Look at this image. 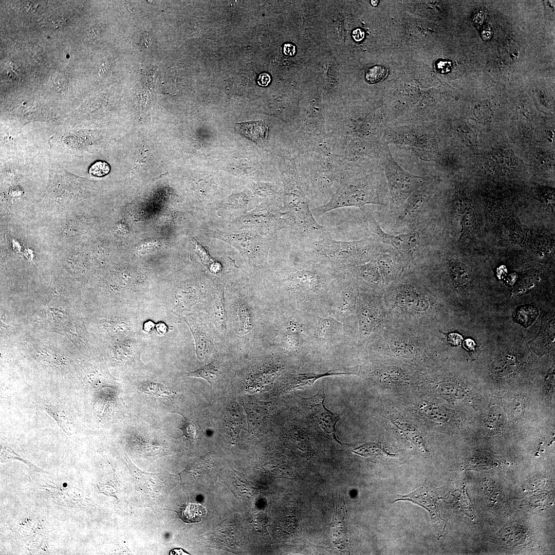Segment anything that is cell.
Here are the masks:
<instances>
[{
    "mask_svg": "<svg viewBox=\"0 0 555 555\" xmlns=\"http://www.w3.org/2000/svg\"><path fill=\"white\" fill-rule=\"evenodd\" d=\"M363 213L369 230L384 243L408 254H412L420 246L421 239L418 233L411 232L396 235L387 233L371 213L364 210Z\"/></svg>",
    "mask_w": 555,
    "mask_h": 555,
    "instance_id": "ba28073f",
    "label": "cell"
},
{
    "mask_svg": "<svg viewBox=\"0 0 555 555\" xmlns=\"http://www.w3.org/2000/svg\"><path fill=\"white\" fill-rule=\"evenodd\" d=\"M156 330H157V332L160 335H164L168 331V327H167L166 324H164L163 322H158L156 325Z\"/></svg>",
    "mask_w": 555,
    "mask_h": 555,
    "instance_id": "f6af8a7d",
    "label": "cell"
},
{
    "mask_svg": "<svg viewBox=\"0 0 555 555\" xmlns=\"http://www.w3.org/2000/svg\"><path fill=\"white\" fill-rule=\"evenodd\" d=\"M358 294L355 285L349 284L344 287L341 300L337 307V311L339 316L345 317L356 310Z\"/></svg>",
    "mask_w": 555,
    "mask_h": 555,
    "instance_id": "ac0fdd59",
    "label": "cell"
},
{
    "mask_svg": "<svg viewBox=\"0 0 555 555\" xmlns=\"http://www.w3.org/2000/svg\"><path fill=\"white\" fill-rule=\"evenodd\" d=\"M397 500L411 501L423 507L429 512L432 519L435 521L436 516V497L433 489L430 485H424L411 493L400 496Z\"/></svg>",
    "mask_w": 555,
    "mask_h": 555,
    "instance_id": "9a60e30c",
    "label": "cell"
},
{
    "mask_svg": "<svg viewBox=\"0 0 555 555\" xmlns=\"http://www.w3.org/2000/svg\"><path fill=\"white\" fill-rule=\"evenodd\" d=\"M303 399L306 407L309 410L311 417L318 425L332 440L342 445L336 435V425L340 419V416L338 414L334 413L326 408L324 405V390H320L312 397Z\"/></svg>",
    "mask_w": 555,
    "mask_h": 555,
    "instance_id": "9c48e42d",
    "label": "cell"
},
{
    "mask_svg": "<svg viewBox=\"0 0 555 555\" xmlns=\"http://www.w3.org/2000/svg\"><path fill=\"white\" fill-rule=\"evenodd\" d=\"M235 128L242 135L258 145H262L267 141L268 127L262 121L237 123Z\"/></svg>",
    "mask_w": 555,
    "mask_h": 555,
    "instance_id": "2e32d148",
    "label": "cell"
},
{
    "mask_svg": "<svg viewBox=\"0 0 555 555\" xmlns=\"http://www.w3.org/2000/svg\"><path fill=\"white\" fill-rule=\"evenodd\" d=\"M356 310L360 331L364 336L370 335L375 330L380 332L391 325L382 299L380 300L365 293L359 294Z\"/></svg>",
    "mask_w": 555,
    "mask_h": 555,
    "instance_id": "8992f818",
    "label": "cell"
},
{
    "mask_svg": "<svg viewBox=\"0 0 555 555\" xmlns=\"http://www.w3.org/2000/svg\"><path fill=\"white\" fill-rule=\"evenodd\" d=\"M137 389L144 394L157 397H168L175 394V391L164 384L150 381L140 382Z\"/></svg>",
    "mask_w": 555,
    "mask_h": 555,
    "instance_id": "7402d4cb",
    "label": "cell"
},
{
    "mask_svg": "<svg viewBox=\"0 0 555 555\" xmlns=\"http://www.w3.org/2000/svg\"><path fill=\"white\" fill-rule=\"evenodd\" d=\"M196 252L202 263L206 265L213 273H217L221 270L220 265L214 261L208 251L195 240Z\"/></svg>",
    "mask_w": 555,
    "mask_h": 555,
    "instance_id": "4316f807",
    "label": "cell"
},
{
    "mask_svg": "<svg viewBox=\"0 0 555 555\" xmlns=\"http://www.w3.org/2000/svg\"><path fill=\"white\" fill-rule=\"evenodd\" d=\"M400 278L386 288L382 298L391 325L430 332L440 312L437 300L424 285Z\"/></svg>",
    "mask_w": 555,
    "mask_h": 555,
    "instance_id": "6da1fadb",
    "label": "cell"
},
{
    "mask_svg": "<svg viewBox=\"0 0 555 555\" xmlns=\"http://www.w3.org/2000/svg\"><path fill=\"white\" fill-rule=\"evenodd\" d=\"M367 204H383L376 183L367 177L341 182L328 202L313 208L311 211L314 217H319L336 209L360 208Z\"/></svg>",
    "mask_w": 555,
    "mask_h": 555,
    "instance_id": "3957f363",
    "label": "cell"
},
{
    "mask_svg": "<svg viewBox=\"0 0 555 555\" xmlns=\"http://www.w3.org/2000/svg\"><path fill=\"white\" fill-rule=\"evenodd\" d=\"M352 36L355 41L360 42L364 37V32L360 28H356L353 31Z\"/></svg>",
    "mask_w": 555,
    "mask_h": 555,
    "instance_id": "ee69618b",
    "label": "cell"
},
{
    "mask_svg": "<svg viewBox=\"0 0 555 555\" xmlns=\"http://www.w3.org/2000/svg\"><path fill=\"white\" fill-rule=\"evenodd\" d=\"M488 418L491 422H499L502 418L501 409L497 407L492 408L489 412Z\"/></svg>",
    "mask_w": 555,
    "mask_h": 555,
    "instance_id": "f35d334b",
    "label": "cell"
},
{
    "mask_svg": "<svg viewBox=\"0 0 555 555\" xmlns=\"http://www.w3.org/2000/svg\"><path fill=\"white\" fill-rule=\"evenodd\" d=\"M422 412L426 417L436 421L445 422L448 419L447 413L438 407L426 406L423 408Z\"/></svg>",
    "mask_w": 555,
    "mask_h": 555,
    "instance_id": "1f68e13d",
    "label": "cell"
},
{
    "mask_svg": "<svg viewBox=\"0 0 555 555\" xmlns=\"http://www.w3.org/2000/svg\"><path fill=\"white\" fill-rule=\"evenodd\" d=\"M209 234L236 249L250 265L259 267L267 260L272 240L270 236L262 235L252 230L232 233L214 229L209 230Z\"/></svg>",
    "mask_w": 555,
    "mask_h": 555,
    "instance_id": "277c9868",
    "label": "cell"
},
{
    "mask_svg": "<svg viewBox=\"0 0 555 555\" xmlns=\"http://www.w3.org/2000/svg\"><path fill=\"white\" fill-rule=\"evenodd\" d=\"M283 52L288 56H293L296 53L295 46L291 43H286L283 45Z\"/></svg>",
    "mask_w": 555,
    "mask_h": 555,
    "instance_id": "ab89813d",
    "label": "cell"
},
{
    "mask_svg": "<svg viewBox=\"0 0 555 555\" xmlns=\"http://www.w3.org/2000/svg\"><path fill=\"white\" fill-rule=\"evenodd\" d=\"M239 331L242 334L249 332L253 328V314L245 304L241 305L237 310Z\"/></svg>",
    "mask_w": 555,
    "mask_h": 555,
    "instance_id": "484cf974",
    "label": "cell"
},
{
    "mask_svg": "<svg viewBox=\"0 0 555 555\" xmlns=\"http://www.w3.org/2000/svg\"><path fill=\"white\" fill-rule=\"evenodd\" d=\"M537 159L540 165L546 168H550L553 162V159L546 151L541 150L538 154Z\"/></svg>",
    "mask_w": 555,
    "mask_h": 555,
    "instance_id": "74e56055",
    "label": "cell"
},
{
    "mask_svg": "<svg viewBox=\"0 0 555 555\" xmlns=\"http://www.w3.org/2000/svg\"><path fill=\"white\" fill-rule=\"evenodd\" d=\"M385 159V171L392 204L395 208L400 209L408 198L422 187L428 179L403 170L394 160L389 150Z\"/></svg>",
    "mask_w": 555,
    "mask_h": 555,
    "instance_id": "5b68a950",
    "label": "cell"
},
{
    "mask_svg": "<svg viewBox=\"0 0 555 555\" xmlns=\"http://www.w3.org/2000/svg\"><path fill=\"white\" fill-rule=\"evenodd\" d=\"M447 269L455 290L459 292L466 290L472 278V271L468 264L462 260L453 259L448 262Z\"/></svg>",
    "mask_w": 555,
    "mask_h": 555,
    "instance_id": "7c38bea8",
    "label": "cell"
},
{
    "mask_svg": "<svg viewBox=\"0 0 555 555\" xmlns=\"http://www.w3.org/2000/svg\"><path fill=\"white\" fill-rule=\"evenodd\" d=\"M45 409L52 417L57 420L60 427L66 433H67V424L68 422L64 413L61 410L60 408L53 405L52 403L47 402L44 404Z\"/></svg>",
    "mask_w": 555,
    "mask_h": 555,
    "instance_id": "f546056e",
    "label": "cell"
},
{
    "mask_svg": "<svg viewBox=\"0 0 555 555\" xmlns=\"http://www.w3.org/2000/svg\"><path fill=\"white\" fill-rule=\"evenodd\" d=\"M461 216H462L460 223L461 226L460 238H461L469 231L473 225L475 218L474 211L472 208L468 207Z\"/></svg>",
    "mask_w": 555,
    "mask_h": 555,
    "instance_id": "d6a6232c",
    "label": "cell"
},
{
    "mask_svg": "<svg viewBox=\"0 0 555 555\" xmlns=\"http://www.w3.org/2000/svg\"><path fill=\"white\" fill-rule=\"evenodd\" d=\"M286 286L303 294H312L325 286L324 275L315 269H290L284 279Z\"/></svg>",
    "mask_w": 555,
    "mask_h": 555,
    "instance_id": "30bf717a",
    "label": "cell"
},
{
    "mask_svg": "<svg viewBox=\"0 0 555 555\" xmlns=\"http://www.w3.org/2000/svg\"><path fill=\"white\" fill-rule=\"evenodd\" d=\"M186 375L189 377L203 379L210 385H212L218 379V369L214 363L211 362L195 371L187 373Z\"/></svg>",
    "mask_w": 555,
    "mask_h": 555,
    "instance_id": "cb8c5ba5",
    "label": "cell"
},
{
    "mask_svg": "<svg viewBox=\"0 0 555 555\" xmlns=\"http://www.w3.org/2000/svg\"><path fill=\"white\" fill-rule=\"evenodd\" d=\"M438 391L441 395L456 399H462L465 396L464 390L458 385L450 383L440 384Z\"/></svg>",
    "mask_w": 555,
    "mask_h": 555,
    "instance_id": "f1b7e54d",
    "label": "cell"
},
{
    "mask_svg": "<svg viewBox=\"0 0 555 555\" xmlns=\"http://www.w3.org/2000/svg\"><path fill=\"white\" fill-rule=\"evenodd\" d=\"M226 424L229 434L237 436L243 424V417L238 410L233 406L227 412Z\"/></svg>",
    "mask_w": 555,
    "mask_h": 555,
    "instance_id": "d4e9b609",
    "label": "cell"
},
{
    "mask_svg": "<svg viewBox=\"0 0 555 555\" xmlns=\"http://www.w3.org/2000/svg\"><path fill=\"white\" fill-rule=\"evenodd\" d=\"M538 277L536 273L534 272H528L523 277L520 284L517 287L520 291H524L525 289L533 286L538 281Z\"/></svg>",
    "mask_w": 555,
    "mask_h": 555,
    "instance_id": "d590c367",
    "label": "cell"
},
{
    "mask_svg": "<svg viewBox=\"0 0 555 555\" xmlns=\"http://www.w3.org/2000/svg\"><path fill=\"white\" fill-rule=\"evenodd\" d=\"M301 246L300 254L340 268L366 262L381 253L372 239L346 242L328 236L302 242Z\"/></svg>",
    "mask_w": 555,
    "mask_h": 555,
    "instance_id": "7a4b0ae2",
    "label": "cell"
},
{
    "mask_svg": "<svg viewBox=\"0 0 555 555\" xmlns=\"http://www.w3.org/2000/svg\"><path fill=\"white\" fill-rule=\"evenodd\" d=\"M465 345L466 346V347H467V348L471 349L474 348L475 343L472 340L468 339L465 341Z\"/></svg>",
    "mask_w": 555,
    "mask_h": 555,
    "instance_id": "7dc6e473",
    "label": "cell"
},
{
    "mask_svg": "<svg viewBox=\"0 0 555 555\" xmlns=\"http://www.w3.org/2000/svg\"><path fill=\"white\" fill-rule=\"evenodd\" d=\"M448 342L453 345H459L462 341L461 337L458 334H451L449 335Z\"/></svg>",
    "mask_w": 555,
    "mask_h": 555,
    "instance_id": "7bdbcfd3",
    "label": "cell"
},
{
    "mask_svg": "<svg viewBox=\"0 0 555 555\" xmlns=\"http://www.w3.org/2000/svg\"><path fill=\"white\" fill-rule=\"evenodd\" d=\"M344 326L336 319L329 317L327 318L318 317L317 336L327 339L337 335Z\"/></svg>",
    "mask_w": 555,
    "mask_h": 555,
    "instance_id": "44dd1931",
    "label": "cell"
},
{
    "mask_svg": "<svg viewBox=\"0 0 555 555\" xmlns=\"http://www.w3.org/2000/svg\"><path fill=\"white\" fill-rule=\"evenodd\" d=\"M184 321L189 327L194 337L197 356L200 360H203L207 357L210 352V340L202 324L196 317L193 316H188L184 318Z\"/></svg>",
    "mask_w": 555,
    "mask_h": 555,
    "instance_id": "5bb4252c",
    "label": "cell"
},
{
    "mask_svg": "<svg viewBox=\"0 0 555 555\" xmlns=\"http://www.w3.org/2000/svg\"><path fill=\"white\" fill-rule=\"evenodd\" d=\"M270 76L266 72L261 73L257 79V83L259 85L262 86H267L270 83Z\"/></svg>",
    "mask_w": 555,
    "mask_h": 555,
    "instance_id": "b9f144b4",
    "label": "cell"
},
{
    "mask_svg": "<svg viewBox=\"0 0 555 555\" xmlns=\"http://www.w3.org/2000/svg\"><path fill=\"white\" fill-rule=\"evenodd\" d=\"M539 314L537 309L531 306H523L517 308L513 314L515 322L527 327L532 324Z\"/></svg>",
    "mask_w": 555,
    "mask_h": 555,
    "instance_id": "603a6c76",
    "label": "cell"
},
{
    "mask_svg": "<svg viewBox=\"0 0 555 555\" xmlns=\"http://www.w3.org/2000/svg\"><path fill=\"white\" fill-rule=\"evenodd\" d=\"M486 166L492 172L502 174L511 172L517 165V160L512 152L504 148L496 149L486 159Z\"/></svg>",
    "mask_w": 555,
    "mask_h": 555,
    "instance_id": "8fae6325",
    "label": "cell"
},
{
    "mask_svg": "<svg viewBox=\"0 0 555 555\" xmlns=\"http://www.w3.org/2000/svg\"><path fill=\"white\" fill-rule=\"evenodd\" d=\"M235 223L242 228L261 230L269 234L292 225V221L287 212L271 208L250 212L237 219Z\"/></svg>",
    "mask_w": 555,
    "mask_h": 555,
    "instance_id": "52a82bcc",
    "label": "cell"
},
{
    "mask_svg": "<svg viewBox=\"0 0 555 555\" xmlns=\"http://www.w3.org/2000/svg\"><path fill=\"white\" fill-rule=\"evenodd\" d=\"M178 515L187 523L200 522L205 516V508L199 504L188 503L183 505L177 511Z\"/></svg>",
    "mask_w": 555,
    "mask_h": 555,
    "instance_id": "ffe728a7",
    "label": "cell"
},
{
    "mask_svg": "<svg viewBox=\"0 0 555 555\" xmlns=\"http://www.w3.org/2000/svg\"><path fill=\"white\" fill-rule=\"evenodd\" d=\"M363 282L385 291L384 285L375 257L363 263L348 267Z\"/></svg>",
    "mask_w": 555,
    "mask_h": 555,
    "instance_id": "4fadbf2b",
    "label": "cell"
},
{
    "mask_svg": "<svg viewBox=\"0 0 555 555\" xmlns=\"http://www.w3.org/2000/svg\"><path fill=\"white\" fill-rule=\"evenodd\" d=\"M155 325L151 321L146 322L143 325V330L147 332H151L155 327Z\"/></svg>",
    "mask_w": 555,
    "mask_h": 555,
    "instance_id": "bcb514c9",
    "label": "cell"
},
{
    "mask_svg": "<svg viewBox=\"0 0 555 555\" xmlns=\"http://www.w3.org/2000/svg\"><path fill=\"white\" fill-rule=\"evenodd\" d=\"M106 327L112 331L120 334L128 333L132 330L130 323L123 319L117 318L106 321Z\"/></svg>",
    "mask_w": 555,
    "mask_h": 555,
    "instance_id": "4dcf8cb0",
    "label": "cell"
},
{
    "mask_svg": "<svg viewBox=\"0 0 555 555\" xmlns=\"http://www.w3.org/2000/svg\"><path fill=\"white\" fill-rule=\"evenodd\" d=\"M388 70L384 67L377 65L368 68L365 72V79L369 83H375L385 79Z\"/></svg>",
    "mask_w": 555,
    "mask_h": 555,
    "instance_id": "83f0119b",
    "label": "cell"
},
{
    "mask_svg": "<svg viewBox=\"0 0 555 555\" xmlns=\"http://www.w3.org/2000/svg\"><path fill=\"white\" fill-rule=\"evenodd\" d=\"M353 451L363 456H369L381 453V448L376 443H366L355 449Z\"/></svg>",
    "mask_w": 555,
    "mask_h": 555,
    "instance_id": "e575fe53",
    "label": "cell"
},
{
    "mask_svg": "<svg viewBox=\"0 0 555 555\" xmlns=\"http://www.w3.org/2000/svg\"><path fill=\"white\" fill-rule=\"evenodd\" d=\"M213 312L217 327L225 332L227 328V315L225 307L224 288L221 286H218L214 291Z\"/></svg>",
    "mask_w": 555,
    "mask_h": 555,
    "instance_id": "d6986e66",
    "label": "cell"
},
{
    "mask_svg": "<svg viewBox=\"0 0 555 555\" xmlns=\"http://www.w3.org/2000/svg\"><path fill=\"white\" fill-rule=\"evenodd\" d=\"M108 164L103 161H98L94 163L89 169V173L94 176H102L109 171Z\"/></svg>",
    "mask_w": 555,
    "mask_h": 555,
    "instance_id": "8d00e7d4",
    "label": "cell"
},
{
    "mask_svg": "<svg viewBox=\"0 0 555 555\" xmlns=\"http://www.w3.org/2000/svg\"><path fill=\"white\" fill-rule=\"evenodd\" d=\"M182 426L180 429L189 441L194 442L197 437V429L195 424L190 419L183 417Z\"/></svg>",
    "mask_w": 555,
    "mask_h": 555,
    "instance_id": "836d02e7",
    "label": "cell"
},
{
    "mask_svg": "<svg viewBox=\"0 0 555 555\" xmlns=\"http://www.w3.org/2000/svg\"><path fill=\"white\" fill-rule=\"evenodd\" d=\"M418 189L408 198L402 207L400 217L403 220H412L416 217L424 207L426 194L418 191Z\"/></svg>",
    "mask_w": 555,
    "mask_h": 555,
    "instance_id": "e0dca14e",
    "label": "cell"
},
{
    "mask_svg": "<svg viewBox=\"0 0 555 555\" xmlns=\"http://www.w3.org/2000/svg\"><path fill=\"white\" fill-rule=\"evenodd\" d=\"M541 197L545 200L544 202H552L554 201V192L552 190L548 189H543L541 191Z\"/></svg>",
    "mask_w": 555,
    "mask_h": 555,
    "instance_id": "60d3db41",
    "label": "cell"
}]
</instances>
